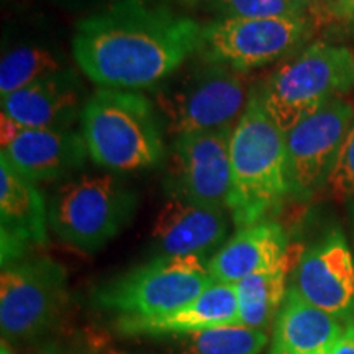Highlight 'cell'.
I'll return each mask as SVG.
<instances>
[{"label": "cell", "mask_w": 354, "mask_h": 354, "mask_svg": "<svg viewBox=\"0 0 354 354\" xmlns=\"http://www.w3.org/2000/svg\"><path fill=\"white\" fill-rule=\"evenodd\" d=\"M203 26L148 0H118L82 17L73 35L76 64L104 88H156L201 51Z\"/></svg>", "instance_id": "1"}, {"label": "cell", "mask_w": 354, "mask_h": 354, "mask_svg": "<svg viewBox=\"0 0 354 354\" xmlns=\"http://www.w3.org/2000/svg\"><path fill=\"white\" fill-rule=\"evenodd\" d=\"M232 192L228 212L238 230L263 221L289 196L284 133L264 107L261 86L251 91L230 140Z\"/></svg>", "instance_id": "2"}, {"label": "cell", "mask_w": 354, "mask_h": 354, "mask_svg": "<svg viewBox=\"0 0 354 354\" xmlns=\"http://www.w3.org/2000/svg\"><path fill=\"white\" fill-rule=\"evenodd\" d=\"M79 123L88 158L107 172L151 169L165 156V123L140 92L100 88L87 99Z\"/></svg>", "instance_id": "3"}, {"label": "cell", "mask_w": 354, "mask_h": 354, "mask_svg": "<svg viewBox=\"0 0 354 354\" xmlns=\"http://www.w3.org/2000/svg\"><path fill=\"white\" fill-rule=\"evenodd\" d=\"M253 87L246 73L196 55L153 88L154 105L174 136L233 130L245 113Z\"/></svg>", "instance_id": "4"}, {"label": "cell", "mask_w": 354, "mask_h": 354, "mask_svg": "<svg viewBox=\"0 0 354 354\" xmlns=\"http://www.w3.org/2000/svg\"><path fill=\"white\" fill-rule=\"evenodd\" d=\"M138 201V194L113 172L74 174L53 189L48 225L66 245L95 253L130 225Z\"/></svg>", "instance_id": "5"}, {"label": "cell", "mask_w": 354, "mask_h": 354, "mask_svg": "<svg viewBox=\"0 0 354 354\" xmlns=\"http://www.w3.org/2000/svg\"><path fill=\"white\" fill-rule=\"evenodd\" d=\"M354 88V53L317 41L290 56L261 86L264 107L282 133Z\"/></svg>", "instance_id": "6"}, {"label": "cell", "mask_w": 354, "mask_h": 354, "mask_svg": "<svg viewBox=\"0 0 354 354\" xmlns=\"http://www.w3.org/2000/svg\"><path fill=\"white\" fill-rule=\"evenodd\" d=\"M214 279L201 256H156L97 286L95 307L123 317H156L197 299Z\"/></svg>", "instance_id": "7"}, {"label": "cell", "mask_w": 354, "mask_h": 354, "mask_svg": "<svg viewBox=\"0 0 354 354\" xmlns=\"http://www.w3.org/2000/svg\"><path fill=\"white\" fill-rule=\"evenodd\" d=\"M68 277L50 258H26L3 266L0 276V330L10 348L37 344L50 335L68 305Z\"/></svg>", "instance_id": "8"}, {"label": "cell", "mask_w": 354, "mask_h": 354, "mask_svg": "<svg viewBox=\"0 0 354 354\" xmlns=\"http://www.w3.org/2000/svg\"><path fill=\"white\" fill-rule=\"evenodd\" d=\"M312 33L308 17L220 19L203 26V43L197 55L248 73L297 55Z\"/></svg>", "instance_id": "9"}, {"label": "cell", "mask_w": 354, "mask_h": 354, "mask_svg": "<svg viewBox=\"0 0 354 354\" xmlns=\"http://www.w3.org/2000/svg\"><path fill=\"white\" fill-rule=\"evenodd\" d=\"M354 105L336 99L284 133L289 196L308 201L325 189L349 127Z\"/></svg>", "instance_id": "10"}, {"label": "cell", "mask_w": 354, "mask_h": 354, "mask_svg": "<svg viewBox=\"0 0 354 354\" xmlns=\"http://www.w3.org/2000/svg\"><path fill=\"white\" fill-rule=\"evenodd\" d=\"M232 133L233 130H215L176 136L169 159V196L228 210Z\"/></svg>", "instance_id": "11"}, {"label": "cell", "mask_w": 354, "mask_h": 354, "mask_svg": "<svg viewBox=\"0 0 354 354\" xmlns=\"http://www.w3.org/2000/svg\"><path fill=\"white\" fill-rule=\"evenodd\" d=\"M290 287L344 325L354 322V256L342 228L328 230L300 254Z\"/></svg>", "instance_id": "12"}, {"label": "cell", "mask_w": 354, "mask_h": 354, "mask_svg": "<svg viewBox=\"0 0 354 354\" xmlns=\"http://www.w3.org/2000/svg\"><path fill=\"white\" fill-rule=\"evenodd\" d=\"M0 131V158L35 184L74 176L88 158L81 131L24 128L6 115Z\"/></svg>", "instance_id": "13"}, {"label": "cell", "mask_w": 354, "mask_h": 354, "mask_svg": "<svg viewBox=\"0 0 354 354\" xmlns=\"http://www.w3.org/2000/svg\"><path fill=\"white\" fill-rule=\"evenodd\" d=\"M48 203L38 184L0 158V251L2 268L48 240Z\"/></svg>", "instance_id": "14"}, {"label": "cell", "mask_w": 354, "mask_h": 354, "mask_svg": "<svg viewBox=\"0 0 354 354\" xmlns=\"http://www.w3.org/2000/svg\"><path fill=\"white\" fill-rule=\"evenodd\" d=\"M86 102V87L69 68L3 97L2 115L24 128L73 130Z\"/></svg>", "instance_id": "15"}, {"label": "cell", "mask_w": 354, "mask_h": 354, "mask_svg": "<svg viewBox=\"0 0 354 354\" xmlns=\"http://www.w3.org/2000/svg\"><path fill=\"white\" fill-rule=\"evenodd\" d=\"M227 210L169 196L154 220L151 236L158 256L205 258L225 241Z\"/></svg>", "instance_id": "16"}, {"label": "cell", "mask_w": 354, "mask_h": 354, "mask_svg": "<svg viewBox=\"0 0 354 354\" xmlns=\"http://www.w3.org/2000/svg\"><path fill=\"white\" fill-rule=\"evenodd\" d=\"M233 323H240L236 287L214 281L184 307L156 317L115 318L113 328L123 336L167 338Z\"/></svg>", "instance_id": "17"}, {"label": "cell", "mask_w": 354, "mask_h": 354, "mask_svg": "<svg viewBox=\"0 0 354 354\" xmlns=\"http://www.w3.org/2000/svg\"><path fill=\"white\" fill-rule=\"evenodd\" d=\"M289 236L276 221L263 220L240 228L209 259L214 281L236 286L253 274L289 263Z\"/></svg>", "instance_id": "18"}, {"label": "cell", "mask_w": 354, "mask_h": 354, "mask_svg": "<svg viewBox=\"0 0 354 354\" xmlns=\"http://www.w3.org/2000/svg\"><path fill=\"white\" fill-rule=\"evenodd\" d=\"M344 323L308 304L294 287L274 322L271 354H331Z\"/></svg>", "instance_id": "19"}, {"label": "cell", "mask_w": 354, "mask_h": 354, "mask_svg": "<svg viewBox=\"0 0 354 354\" xmlns=\"http://www.w3.org/2000/svg\"><path fill=\"white\" fill-rule=\"evenodd\" d=\"M289 263L243 279L236 286L240 323L261 331H268L276 322L287 294Z\"/></svg>", "instance_id": "20"}, {"label": "cell", "mask_w": 354, "mask_h": 354, "mask_svg": "<svg viewBox=\"0 0 354 354\" xmlns=\"http://www.w3.org/2000/svg\"><path fill=\"white\" fill-rule=\"evenodd\" d=\"M73 68L59 48L39 43H20L3 51L0 61V95L13 92Z\"/></svg>", "instance_id": "21"}, {"label": "cell", "mask_w": 354, "mask_h": 354, "mask_svg": "<svg viewBox=\"0 0 354 354\" xmlns=\"http://www.w3.org/2000/svg\"><path fill=\"white\" fill-rule=\"evenodd\" d=\"M162 339L169 344L172 354H259L268 344L269 335L233 323Z\"/></svg>", "instance_id": "22"}, {"label": "cell", "mask_w": 354, "mask_h": 354, "mask_svg": "<svg viewBox=\"0 0 354 354\" xmlns=\"http://www.w3.org/2000/svg\"><path fill=\"white\" fill-rule=\"evenodd\" d=\"M221 19H302L308 17L292 0H210Z\"/></svg>", "instance_id": "23"}, {"label": "cell", "mask_w": 354, "mask_h": 354, "mask_svg": "<svg viewBox=\"0 0 354 354\" xmlns=\"http://www.w3.org/2000/svg\"><path fill=\"white\" fill-rule=\"evenodd\" d=\"M333 198L346 201L354 197V120L344 138L325 189Z\"/></svg>", "instance_id": "24"}, {"label": "cell", "mask_w": 354, "mask_h": 354, "mask_svg": "<svg viewBox=\"0 0 354 354\" xmlns=\"http://www.w3.org/2000/svg\"><path fill=\"white\" fill-rule=\"evenodd\" d=\"M61 10L71 12V13H86V17L92 15V13L102 12L109 8L118 0H50Z\"/></svg>", "instance_id": "25"}, {"label": "cell", "mask_w": 354, "mask_h": 354, "mask_svg": "<svg viewBox=\"0 0 354 354\" xmlns=\"http://www.w3.org/2000/svg\"><path fill=\"white\" fill-rule=\"evenodd\" d=\"M2 354H88L79 348L66 346V344L46 343V344H35L32 349H25V351H15V349L7 346L2 343Z\"/></svg>", "instance_id": "26"}, {"label": "cell", "mask_w": 354, "mask_h": 354, "mask_svg": "<svg viewBox=\"0 0 354 354\" xmlns=\"http://www.w3.org/2000/svg\"><path fill=\"white\" fill-rule=\"evenodd\" d=\"M331 354H354V322L346 323Z\"/></svg>", "instance_id": "27"}, {"label": "cell", "mask_w": 354, "mask_h": 354, "mask_svg": "<svg viewBox=\"0 0 354 354\" xmlns=\"http://www.w3.org/2000/svg\"><path fill=\"white\" fill-rule=\"evenodd\" d=\"M292 2H295V3H297V6L302 7L305 12H308L310 8H312V7H315L317 3L320 2V0H292Z\"/></svg>", "instance_id": "28"}, {"label": "cell", "mask_w": 354, "mask_h": 354, "mask_svg": "<svg viewBox=\"0 0 354 354\" xmlns=\"http://www.w3.org/2000/svg\"><path fill=\"white\" fill-rule=\"evenodd\" d=\"M105 354H133V353H128V351H120V349H110Z\"/></svg>", "instance_id": "29"}, {"label": "cell", "mask_w": 354, "mask_h": 354, "mask_svg": "<svg viewBox=\"0 0 354 354\" xmlns=\"http://www.w3.org/2000/svg\"><path fill=\"white\" fill-rule=\"evenodd\" d=\"M351 216H353V221H354V203H351Z\"/></svg>", "instance_id": "30"}, {"label": "cell", "mask_w": 354, "mask_h": 354, "mask_svg": "<svg viewBox=\"0 0 354 354\" xmlns=\"http://www.w3.org/2000/svg\"><path fill=\"white\" fill-rule=\"evenodd\" d=\"M189 2H198V0H189Z\"/></svg>", "instance_id": "31"}, {"label": "cell", "mask_w": 354, "mask_h": 354, "mask_svg": "<svg viewBox=\"0 0 354 354\" xmlns=\"http://www.w3.org/2000/svg\"><path fill=\"white\" fill-rule=\"evenodd\" d=\"M353 3H354V0H353Z\"/></svg>", "instance_id": "32"}, {"label": "cell", "mask_w": 354, "mask_h": 354, "mask_svg": "<svg viewBox=\"0 0 354 354\" xmlns=\"http://www.w3.org/2000/svg\"><path fill=\"white\" fill-rule=\"evenodd\" d=\"M351 2H353V0H351Z\"/></svg>", "instance_id": "33"}]
</instances>
